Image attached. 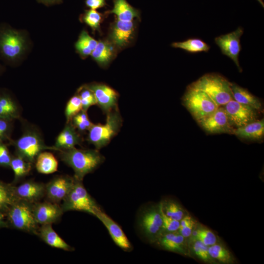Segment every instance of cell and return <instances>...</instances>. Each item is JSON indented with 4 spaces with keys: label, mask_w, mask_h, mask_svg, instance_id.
I'll list each match as a JSON object with an SVG mask.
<instances>
[{
    "label": "cell",
    "mask_w": 264,
    "mask_h": 264,
    "mask_svg": "<svg viewBox=\"0 0 264 264\" xmlns=\"http://www.w3.org/2000/svg\"><path fill=\"white\" fill-rule=\"evenodd\" d=\"M58 152L61 160L74 171V178L81 181L104 160V156L96 149L84 150L74 147Z\"/></svg>",
    "instance_id": "6da1fadb"
},
{
    "label": "cell",
    "mask_w": 264,
    "mask_h": 264,
    "mask_svg": "<svg viewBox=\"0 0 264 264\" xmlns=\"http://www.w3.org/2000/svg\"><path fill=\"white\" fill-rule=\"evenodd\" d=\"M8 144L15 147V154L32 164L43 151H58L53 146H47L41 132L33 126L25 127L21 136L16 140L11 139Z\"/></svg>",
    "instance_id": "7a4b0ae2"
},
{
    "label": "cell",
    "mask_w": 264,
    "mask_h": 264,
    "mask_svg": "<svg viewBox=\"0 0 264 264\" xmlns=\"http://www.w3.org/2000/svg\"><path fill=\"white\" fill-rule=\"evenodd\" d=\"M189 86L205 92L218 107L233 99L231 82L219 74H206Z\"/></svg>",
    "instance_id": "3957f363"
},
{
    "label": "cell",
    "mask_w": 264,
    "mask_h": 264,
    "mask_svg": "<svg viewBox=\"0 0 264 264\" xmlns=\"http://www.w3.org/2000/svg\"><path fill=\"white\" fill-rule=\"evenodd\" d=\"M27 47L24 35L5 24L0 25V56L13 64L24 54Z\"/></svg>",
    "instance_id": "277c9868"
},
{
    "label": "cell",
    "mask_w": 264,
    "mask_h": 264,
    "mask_svg": "<svg viewBox=\"0 0 264 264\" xmlns=\"http://www.w3.org/2000/svg\"><path fill=\"white\" fill-rule=\"evenodd\" d=\"M8 227L37 235L39 228L33 211V204L19 200L6 214Z\"/></svg>",
    "instance_id": "5b68a950"
},
{
    "label": "cell",
    "mask_w": 264,
    "mask_h": 264,
    "mask_svg": "<svg viewBox=\"0 0 264 264\" xmlns=\"http://www.w3.org/2000/svg\"><path fill=\"white\" fill-rule=\"evenodd\" d=\"M62 201L61 205L64 212L69 211H83L95 216L101 210L88 192L82 181L75 179L71 189Z\"/></svg>",
    "instance_id": "8992f818"
},
{
    "label": "cell",
    "mask_w": 264,
    "mask_h": 264,
    "mask_svg": "<svg viewBox=\"0 0 264 264\" xmlns=\"http://www.w3.org/2000/svg\"><path fill=\"white\" fill-rule=\"evenodd\" d=\"M122 123L119 113L115 109L107 113L104 124H93L89 128L88 141L99 150L107 145L118 132Z\"/></svg>",
    "instance_id": "52a82bcc"
},
{
    "label": "cell",
    "mask_w": 264,
    "mask_h": 264,
    "mask_svg": "<svg viewBox=\"0 0 264 264\" xmlns=\"http://www.w3.org/2000/svg\"><path fill=\"white\" fill-rule=\"evenodd\" d=\"M182 102L197 121L209 116L219 107L205 92L190 86L182 97Z\"/></svg>",
    "instance_id": "ba28073f"
},
{
    "label": "cell",
    "mask_w": 264,
    "mask_h": 264,
    "mask_svg": "<svg viewBox=\"0 0 264 264\" xmlns=\"http://www.w3.org/2000/svg\"><path fill=\"white\" fill-rule=\"evenodd\" d=\"M243 33V28L240 26L233 32L221 35L215 39V42L221 53L234 62L240 72L242 69L240 65L239 56L242 48L240 38Z\"/></svg>",
    "instance_id": "9c48e42d"
},
{
    "label": "cell",
    "mask_w": 264,
    "mask_h": 264,
    "mask_svg": "<svg viewBox=\"0 0 264 264\" xmlns=\"http://www.w3.org/2000/svg\"><path fill=\"white\" fill-rule=\"evenodd\" d=\"M140 225L144 235L151 242H155L163 232L160 203L146 209L142 214Z\"/></svg>",
    "instance_id": "30bf717a"
},
{
    "label": "cell",
    "mask_w": 264,
    "mask_h": 264,
    "mask_svg": "<svg viewBox=\"0 0 264 264\" xmlns=\"http://www.w3.org/2000/svg\"><path fill=\"white\" fill-rule=\"evenodd\" d=\"M229 120L234 128L257 120L258 111L252 107L232 99L223 106Z\"/></svg>",
    "instance_id": "8fae6325"
},
{
    "label": "cell",
    "mask_w": 264,
    "mask_h": 264,
    "mask_svg": "<svg viewBox=\"0 0 264 264\" xmlns=\"http://www.w3.org/2000/svg\"><path fill=\"white\" fill-rule=\"evenodd\" d=\"M197 122L204 130L211 133L232 134L234 129L223 106L219 107L212 114Z\"/></svg>",
    "instance_id": "7c38bea8"
},
{
    "label": "cell",
    "mask_w": 264,
    "mask_h": 264,
    "mask_svg": "<svg viewBox=\"0 0 264 264\" xmlns=\"http://www.w3.org/2000/svg\"><path fill=\"white\" fill-rule=\"evenodd\" d=\"M75 181L74 177L61 175L55 176L45 184L47 200L59 203L63 201L71 189Z\"/></svg>",
    "instance_id": "4fadbf2b"
},
{
    "label": "cell",
    "mask_w": 264,
    "mask_h": 264,
    "mask_svg": "<svg viewBox=\"0 0 264 264\" xmlns=\"http://www.w3.org/2000/svg\"><path fill=\"white\" fill-rule=\"evenodd\" d=\"M33 211L36 220L41 225L56 222L64 213L61 205L47 200L33 204Z\"/></svg>",
    "instance_id": "5bb4252c"
},
{
    "label": "cell",
    "mask_w": 264,
    "mask_h": 264,
    "mask_svg": "<svg viewBox=\"0 0 264 264\" xmlns=\"http://www.w3.org/2000/svg\"><path fill=\"white\" fill-rule=\"evenodd\" d=\"M86 86L94 94L96 104L107 113L116 109L118 95L110 87L101 84H91Z\"/></svg>",
    "instance_id": "9a60e30c"
},
{
    "label": "cell",
    "mask_w": 264,
    "mask_h": 264,
    "mask_svg": "<svg viewBox=\"0 0 264 264\" xmlns=\"http://www.w3.org/2000/svg\"><path fill=\"white\" fill-rule=\"evenodd\" d=\"M15 190L19 200L34 204L45 196V184L28 180L18 186L15 185Z\"/></svg>",
    "instance_id": "2e32d148"
},
{
    "label": "cell",
    "mask_w": 264,
    "mask_h": 264,
    "mask_svg": "<svg viewBox=\"0 0 264 264\" xmlns=\"http://www.w3.org/2000/svg\"><path fill=\"white\" fill-rule=\"evenodd\" d=\"M105 225L114 243L124 251H129L132 246L121 227L103 211L100 210L95 216Z\"/></svg>",
    "instance_id": "e0dca14e"
},
{
    "label": "cell",
    "mask_w": 264,
    "mask_h": 264,
    "mask_svg": "<svg viewBox=\"0 0 264 264\" xmlns=\"http://www.w3.org/2000/svg\"><path fill=\"white\" fill-rule=\"evenodd\" d=\"M21 107L13 94L0 88V118L14 121L21 117Z\"/></svg>",
    "instance_id": "ac0fdd59"
},
{
    "label": "cell",
    "mask_w": 264,
    "mask_h": 264,
    "mask_svg": "<svg viewBox=\"0 0 264 264\" xmlns=\"http://www.w3.org/2000/svg\"><path fill=\"white\" fill-rule=\"evenodd\" d=\"M157 242L163 249L182 254H187L186 238L178 232H162Z\"/></svg>",
    "instance_id": "d6986e66"
},
{
    "label": "cell",
    "mask_w": 264,
    "mask_h": 264,
    "mask_svg": "<svg viewBox=\"0 0 264 264\" xmlns=\"http://www.w3.org/2000/svg\"><path fill=\"white\" fill-rule=\"evenodd\" d=\"M81 142L80 134L70 122L66 123L64 129L57 135L53 146L59 151L74 148L76 145L81 144Z\"/></svg>",
    "instance_id": "ffe728a7"
},
{
    "label": "cell",
    "mask_w": 264,
    "mask_h": 264,
    "mask_svg": "<svg viewBox=\"0 0 264 264\" xmlns=\"http://www.w3.org/2000/svg\"><path fill=\"white\" fill-rule=\"evenodd\" d=\"M134 31L132 21L117 20L112 26L110 39L113 44L119 47L127 45L131 40Z\"/></svg>",
    "instance_id": "44dd1931"
},
{
    "label": "cell",
    "mask_w": 264,
    "mask_h": 264,
    "mask_svg": "<svg viewBox=\"0 0 264 264\" xmlns=\"http://www.w3.org/2000/svg\"><path fill=\"white\" fill-rule=\"evenodd\" d=\"M37 235L48 245L65 251H74V248L68 244L53 229L51 224L41 225Z\"/></svg>",
    "instance_id": "7402d4cb"
},
{
    "label": "cell",
    "mask_w": 264,
    "mask_h": 264,
    "mask_svg": "<svg viewBox=\"0 0 264 264\" xmlns=\"http://www.w3.org/2000/svg\"><path fill=\"white\" fill-rule=\"evenodd\" d=\"M233 134L247 140H259L264 135V120H256L242 127L234 128Z\"/></svg>",
    "instance_id": "603a6c76"
},
{
    "label": "cell",
    "mask_w": 264,
    "mask_h": 264,
    "mask_svg": "<svg viewBox=\"0 0 264 264\" xmlns=\"http://www.w3.org/2000/svg\"><path fill=\"white\" fill-rule=\"evenodd\" d=\"M231 89L233 99L237 102L249 106L257 110L262 112V104L258 98L253 95L247 89L238 85L231 83Z\"/></svg>",
    "instance_id": "cb8c5ba5"
},
{
    "label": "cell",
    "mask_w": 264,
    "mask_h": 264,
    "mask_svg": "<svg viewBox=\"0 0 264 264\" xmlns=\"http://www.w3.org/2000/svg\"><path fill=\"white\" fill-rule=\"evenodd\" d=\"M36 170L43 174H50L58 170V162L53 154L47 151L42 152L34 162Z\"/></svg>",
    "instance_id": "d4e9b609"
},
{
    "label": "cell",
    "mask_w": 264,
    "mask_h": 264,
    "mask_svg": "<svg viewBox=\"0 0 264 264\" xmlns=\"http://www.w3.org/2000/svg\"><path fill=\"white\" fill-rule=\"evenodd\" d=\"M15 185L0 180V211L6 214L10 207L17 201Z\"/></svg>",
    "instance_id": "484cf974"
},
{
    "label": "cell",
    "mask_w": 264,
    "mask_h": 264,
    "mask_svg": "<svg viewBox=\"0 0 264 264\" xmlns=\"http://www.w3.org/2000/svg\"><path fill=\"white\" fill-rule=\"evenodd\" d=\"M110 12L115 15L118 20L124 22L132 21L139 14L126 0H114L113 7Z\"/></svg>",
    "instance_id": "4316f807"
},
{
    "label": "cell",
    "mask_w": 264,
    "mask_h": 264,
    "mask_svg": "<svg viewBox=\"0 0 264 264\" xmlns=\"http://www.w3.org/2000/svg\"><path fill=\"white\" fill-rule=\"evenodd\" d=\"M32 163L15 154L12 157L10 168L14 173L12 184L16 183L27 176L32 170Z\"/></svg>",
    "instance_id": "83f0119b"
},
{
    "label": "cell",
    "mask_w": 264,
    "mask_h": 264,
    "mask_svg": "<svg viewBox=\"0 0 264 264\" xmlns=\"http://www.w3.org/2000/svg\"><path fill=\"white\" fill-rule=\"evenodd\" d=\"M171 45L174 48H180L190 53L208 52L210 48L207 44L198 38H191L182 42H175Z\"/></svg>",
    "instance_id": "f1b7e54d"
},
{
    "label": "cell",
    "mask_w": 264,
    "mask_h": 264,
    "mask_svg": "<svg viewBox=\"0 0 264 264\" xmlns=\"http://www.w3.org/2000/svg\"><path fill=\"white\" fill-rule=\"evenodd\" d=\"M98 42L92 38L86 31L83 30L81 32L79 39L76 43L75 48L82 57H87L91 55Z\"/></svg>",
    "instance_id": "f546056e"
},
{
    "label": "cell",
    "mask_w": 264,
    "mask_h": 264,
    "mask_svg": "<svg viewBox=\"0 0 264 264\" xmlns=\"http://www.w3.org/2000/svg\"><path fill=\"white\" fill-rule=\"evenodd\" d=\"M112 48L110 45L105 42H98L91 54L92 58L100 65L109 63L112 56Z\"/></svg>",
    "instance_id": "4dcf8cb0"
},
{
    "label": "cell",
    "mask_w": 264,
    "mask_h": 264,
    "mask_svg": "<svg viewBox=\"0 0 264 264\" xmlns=\"http://www.w3.org/2000/svg\"><path fill=\"white\" fill-rule=\"evenodd\" d=\"M208 251L210 257L223 264H232L234 258L225 246L220 244H215L209 246Z\"/></svg>",
    "instance_id": "1f68e13d"
},
{
    "label": "cell",
    "mask_w": 264,
    "mask_h": 264,
    "mask_svg": "<svg viewBox=\"0 0 264 264\" xmlns=\"http://www.w3.org/2000/svg\"><path fill=\"white\" fill-rule=\"evenodd\" d=\"M160 203L163 212L173 219L180 221L186 216L184 209L175 201L169 200Z\"/></svg>",
    "instance_id": "d6a6232c"
},
{
    "label": "cell",
    "mask_w": 264,
    "mask_h": 264,
    "mask_svg": "<svg viewBox=\"0 0 264 264\" xmlns=\"http://www.w3.org/2000/svg\"><path fill=\"white\" fill-rule=\"evenodd\" d=\"M82 110L81 100L77 94L71 97L66 103L65 110L66 123L71 122L73 117Z\"/></svg>",
    "instance_id": "836d02e7"
},
{
    "label": "cell",
    "mask_w": 264,
    "mask_h": 264,
    "mask_svg": "<svg viewBox=\"0 0 264 264\" xmlns=\"http://www.w3.org/2000/svg\"><path fill=\"white\" fill-rule=\"evenodd\" d=\"M194 239L198 240L206 246H210L217 243L216 235L206 227L198 228L194 234Z\"/></svg>",
    "instance_id": "e575fe53"
},
{
    "label": "cell",
    "mask_w": 264,
    "mask_h": 264,
    "mask_svg": "<svg viewBox=\"0 0 264 264\" xmlns=\"http://www.w3.org/2000/svg\"><path fill=\"white\" fill-rule=\"evenodd\" d=\"M71 123L80 132L88 131L93 124L89 120L87 111L82 110L71 120Z\"/></svg>",
    "instance_id": "d590c367"
},
{
    "label": "cell",
    "mask_w": 264,
    "mask_h": 264,
    "mask_svg": "<svg viewBox=\"0 0 264 264\" xmlns=\"http://www.w3.org/2000/svg\"><path fill=\"white\" fill-rule=\"evenodd\" d=\"M77 94L81 100L82 110L87 111L90 106L96 104V100L94 94L86 86L79 89Z\"/></svg>",
    "instance_id": "8d00e7d4"
},
{
    "label": "cell",
    "mask_w": 264,
    "mask_h": 264,
    "mask_svg": "<svg viewBox=\"0 0 264 264\" xmlns=\"http://www.w3.org/2000/svg\"><path fill=\"white\" fill-rule=\"evenodd\" d=\"M196 227V221L189 215L185 216L180 220L178 232L184 238L189 237L192 234Z\"/></svg>",
    "instance_id": "74e56055"
},
{
    "label": "cell",
    "mask_w": 264,
    "mask_h": 264,
    "mask_svg": "<svg viewBox=\"0 0 264 264\" xmlns=\"http://www.w3.org/2000/svg\"><path fill=\"white\" fill-rule=\"evenodd\" d=\"M101 19L100 13L93 9L86 11L83 16L85 22L93 30L98 29Z\"/></svg>",
    "instance_id": "f35d334b"
},
{
    "label": "cell",
    "mask_w": 264,
    "mask_h": 264,
    "mask_svg": "<svg viewBox=\"0 0 264 264\" xmlns=\"http://www.w3.org/2000/svg\"><path fill=\"white\" fill-rule=\"evenodd\" d=\"M14 121L0 118V141H9L13 129Z\"/></svg>",
    "instance_id": "ab89813d"
},
{
    "label": "cell",
    "mask_w": 264,
    "mask_h": 264,
    "mask_svg": "<svg viewBox=\"0 0 264 264\" xmlns=\"http://www.w3.org/2000/svg\"><path fill=\"white\" fill-rule=\"evenodd\" d=\"M208 247L201 242L195 240L193 249L196 256L205 262H212L213 259L209 255Z\"/></svg>",
    "instance_id": "60d3db41"
},
{
    "label": "cell",
    "mask_w": 264,
    "mask_h": 264,
    "mask_svg": "<svg viewBox=\"0 0 264 264\" xmlns=\"http://www.w3.org/2000/svg\"><path fill=\"white\" fill-rule=\"evenodd\" d=\"M160 209L163 222V232L177 231L180 226V221L175 220L167 216L163 211L161 203Z\"/></svg>",
    "instance_id": "b9f144b4"
},
{
    "label": "cell",
    "mask_w": 264,
    "mask_h": 264,
    "mask_svg": "<svg viewBox=\"0 0 264 264\" xmlns=\"http://www.w3.org/2000/svg\"><path fill=\"white\" fill-rule=\"evenodd\" d=\"M12 157L7 145L0 141V167L10 168Z\"/></svg>",
    "instance_id": "7bdbcfd3"
},
{
    "label": "cell",
    "mask_w": 264,
    "mask_h": 264,
    "mask_svg": "<svg viewBox=\"0 0 264 264\" xmlns=\"http://www.w3.org/2000/svg\"><path fill=\"white\" fill-rule=\"evenodd\" d=\"M86 4L90 9L96 10L104 6L106 0H86Z\"/></svg>",
    "instance_id": "ee69618b"
},
{
    "label": "cell",
    "mask_w": 264,
    "mask_h": 264,
    "mask_svg": "<svg viewBox=\"0 0 264 264\" xmlns=\"http://www.w3.org/2000/svg\"><path fill=\"white\" fill-rule=\"evenodd\" d=\"M5 214L0 211V228L8 227L7 220H5Z\"/></svg>",
    "instance_id": "f6af8a7d"
},
{
    "label": "cell",
    "mask_w": 264,
    "mask_h": 264,
    "mask_svg": "<svg viewBox=\"0 0 264 264\" xmlns=\"http://www.w3.org/2000/svg\"><path fill=\"white\" fill-rule=\"evenodd\" d=\"M37 1L46 5H50L59 3L62 2V0H37Z\"/></svg>",
    "instance_id": "bcb514c9"
},
{
    "label": "cell",
    "mask_w": 264,
    "mask_h": 264,
    "mask_svg": "<svg viewBox=\"0 0 264 264\" xmlns=\"http://www.w3.org/2000/svg\"><path fill=\"white\" fill-rule=\"evenodd\" d=\"M257 0L262 6L263 7H264V3L263 0Z\"/></svg>",
    "instance_id": "7dc6e473"
},
{
    "label": "cell",
    "mask_w": 264,
    "mask_h": 264,
    "mask_svg": "<svg viewBox=\"0 0 264 264\" xmlns=\"http://www.w3.org/2000/svg\"><path fill=\"white\" fill-rule=\"evenodd\" d=\"M3 70V67L0 63V74L2 72Z\"/></svg>",
    "instance_id": "c3c4849f"
}]
</instances>
